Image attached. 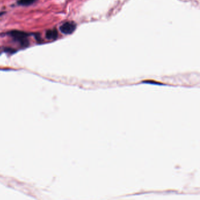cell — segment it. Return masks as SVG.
<instances>
[{
    "label": "cell",
    "instance_id": "7a4b0ae2",
    "mask_svg": "<svg viewBox=\"0 0 200 200\" xmlns=\"http://www.w3.org/2000/svg\"><path fill=\"white\" fill-rule=\"evenodd\" d=\"M76 24L73 21H67L61 25L59 28L60 31L66 35L73 33L76 29Z\"/></svg>",
    "mask_w": 200,
    "mask_h": 200
},
{
    "label": "cell",
    "instance_id": "5b68a950",
    "mask_svg": "<svg viewBox=\"0 0 200 200\" xmlns=\"http://www.w3.org/2000/svg\"><path fill=\"white\" fill-rule=\"evenodd\" d=\"M3 14H4V12H1V13H0V16H1V15Z\"/></svg>",
    "mask_w": 200,
    "mask_h": 200
},
{
    "label": "cell",
    "instance_id": "3957f363",
    "mask_svg": "<svg viewBox=\"0 0 200 200\" xmlns=\"http://www.w3.org/2000/svg\"><path fill=\"white\" fill-rule=\"evenodd\" d=\"M58 36V33L57 29H50L48 30L46 33L45 36L48 40H56Z\"/></svg>",
    "mask_w": 200,
    "mask_h": 200
},
{
    "label": "cell",
    "instance_id": "277c9868",
    "mask_svg": "<svg viewBox=\"0 0 200 200\" xmlns=\"http://www.w3.org/2000/svg\"><path fill=\"white\" fill-rule=\"evenodd\" d=\"M36 0H18L17 4L21 6H28L33 4Z\"/></svg>",
    "mask_w": 200,
    "mask_h": 200
},
{
    "label": "cell",
    "instance_id": "6da1fadb",
    "mask_svg": "<svg viewBox=\"0 0 200 200\" xmlns=\"http://www.w3.org/2000/svg\"><path fill=\"white\" fill-rule=\"evenodd\" d=\"M9 35L13 38L14 40L19 42L22 46H27L29 44L28 36L29 34L21 31H12L9 32Z\"/></svg>",
    "mask_w": 200,
    "mask_h": 200
}]
</instances>
